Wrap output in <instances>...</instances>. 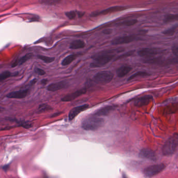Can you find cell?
<instances>
[{
	"mask_svg": "<svg viewBox=\"0 0 178 178\" xmlns=\"http://www.w3.org/2000/svg\"><path fill=\"white\" fill-rule=\"evenodd\" d=\"M178 147V133H175L171 136L164 144L161 150L163 154L166 156L173 155Z\"/></svg>",
	"mask_w": 178,
	"mask_h": 178,
	"instance_id": "1",
	"label": "cell"
},
{
	"mask_svg": "<svg viewBox=\"0 0 178 178\" xmlns=\"http://www.w3.org/2000/svg\"><path fill=\"white\" fill-rule=\"evenodd\" d=\"M103 119L96 117H89L84 119L82 122V127L86 131H95L103 126Z\"/></svg>",
	"mask_w": 178,
	"mask_h": 178,
	"instance_id": "2",
	"label": "cell"
},
{
	"mask_svg": "<svg viewBox=\"0 0 178 178\" xmlns=\"http://www.w3.org/2000/svg\"><path fill=\"white\" fill-rule=\"evenodd\" d=\"M115 55L112 54H103L99 55L94 59L90 67L92 68H98L104 66L112 60Z\"/></svg>",
	"mask_w": 178,
	"mask_h": 178,
	"instance_id": "3",
	"label": "cell"
},
{
	"mask_svg": "<svg viewBox=\"0 0 178 178\" xmlns=\"http://www.w3.org/2000/svg\"><path fill=\"white\" fill-rule=\"evenodd\" d=\"M114 74L109 71H102L96 73L94 76V80L100 84H107L112 80Z\"/></svg>",
	"mask_w": 178,
	"mask_h": 178,
	"instance_id": "4",
	"label": "cell"
},
{
	"mask_svg": "<svg viewBox=\"0 0 178 178\" xmlns=\"http://www.w3.org/2000/svg\"><path fill=\"white\" fill-rule=\"evenodd\" d=\"M165 168L166 166L165 164H157L152 165L147 167V168L144 170V175L147 177H152L163 171Z\"/></svg>",
	"mask_w": 178,
	"mask_h": 178,
	"instance_id": "5",
	"label": "cell"
},
{
	"mask_svg": "<svg viewBox=\"0 0 178 178\" xmlns=\"http://www.w3.org/2000/svg\"><path fill=\"white\" fill-rule=\"evenodd\" d=\"M126 7L123 6H115L109 7L108 9H104L101 11H94L90 15V16L92 17H97L99 16L105 15L112 14L113 13H116L118 11H122L126 9Z\"/></svg>",
	"mask_w": 178,
	"mask_h": 178,
	"instance_id": "6",
	"label": "cell"
},
{
	"mask_svg": "<svg viewBox=\"0 0 178 178\" xmlns=\"http://www.w3.org/2000/svg\"><path fill=\"white\" fill-rule=\"evenodd\" d=\"M138 38L135 35L124 36L116 38L112 41V44L113 45H120L126 43H129L137 40Z\"/></svg>",
	"mask_w": 178,
	"mask_h": 178,
	"instance_id": "7",
	"label": "cell"
},
{
	"mask_svg": "<svg viewBox=\"0 0 178 178\" xmlns=\"http://www.w3.org/2000/svg\"><path fill=\"white\" fill-rule=\"evenodd\" d=\"M162 51L156 48H145L140 50L138 51V55L141 57L152 58L158 54L161 53Z\"/></svg>",
	"mask_w": 178,
	"mask_h": 178,
	"instance_id": "8",
	"label": "cell"
},
{
	"mask_svg": "<svg viewBox=\"0 0 178 178\" xmlns=\"http://www.w3.org/2000/svg\"><path fill=\"white\" fill-rule=\"evenodd\" d=\"M86 89L85 88H83L82 89L78 90L76 92H72L71 94H69L68 95H66L64 97L62 98V101L64 102H68L71 101L72 100H75L77 98L79 97L81 95L85 94L86 92Z\"/></svg>",
	"mask_w": 178,
	"mask_h": 178,
	"instance_id": "9",
	"label": "cell"
},
{
	"mask_svg": "<svg viewBox=\"0 0 178 178\" xmlns=\"http://www.w3.org/2000/svg\"><path fill=\"white\" fill-rule=\"evenodd\" d=\"M89 106L88 104H85L81 106L76 107L72 108V110H70L68 114V118H69V120H72L80 113L88 109L89 108Z\"/></svg>",
	"mask_w": 178,
	"mask_h": 178,
	"instance_id": "10",
	"label": "cell"
},
{
	"mask_svg": "<svg viewBox=\"0 0 178 178\" xmlns=\"http://www.w3.org/2000/svg\"><path fill=\"white\" fill-rule=\"evenodd\" d=\"M29 89H26L17 91L11 92L6 95V97L10 99H23L28 95Z\"/></svg>",
	"mask_w": 178,
	"mask_h": 178,
	"instance_id": "11",
	"label": "cell"
},
{
	"mask_svg": "<svg viewBox=\"0 0 178 178\" xmlns=\"http://www.w3.org/2000/svg\"><path fill=\"white\" fill-rule=\"evenodd\" d=\"M140 157L144 159H147L151 160H156V155L155 152L149 148H143L142 149L139 153Z\"/></svg>",
	"mask_w": 178,
	"mask_h": 178,
	"instance_id": "12",
	"label": "cell"
},
{
	"mask_svg": "<svg viewBox=\"0 0 178 178\" xmlns=\"http://www.w3.org/2000/svg\"><path fill=\"white\" fill-rule=\"evenodd\" d=\"M68 84L65 81H61L58 83L50 84L47 87L48 90L50 92H56L59 90L68 87Z\"/></svg>",
	"mask_w": 178,
	"mask_h": 178,
	"instance_id": "13",
	"label": "cell"
},
{
	"mask_svg": "<svg viewBox=\"0 0 178 178\" xmlns=\"http://www.w3.org/2000/svg\"><path fill=\"white\" fill-rule=\"evenodd\" d=\"M153 98L152 96L146 95L137 99L135 101V105L138 107L147 106L153 100Z\"/></svg>",
	"mask_w": 178,
	"mask_h": 178,
	"instance_id": "14",
	"label": "cell"
},
{
	"mask_svg": "<svg viewBox=\"0 0 178 178\" xmlns=\"http://www.w3.org/2000/svg\"><path fill=\"white\" fill-rule=\"evenodd\" d=\"M116 107L115 106H107L102 108L98 110L94 113V115L96 116H105L109 115L110 112H112Z\"/></svg>",
	"mask_w": 178,
	"mask_h": 178,
	"instance_id": "15",
	"label": "cell"
},
{
	"mask_svg": "<svg viewBox=\"0 0 178 178\" xmlns=\"http://www.w3.org/2000/svg\"><path fill=\"white\" fill-rule=\"evenodd\" d=\"M132 70V67L129 66H122L116 71V74L119 78H123Z\"/></svg>",
	"mask_w": 178,
	"mask_h": 178,
	"instance_id": "16",
	"label": "cell"
},
{
	"mask_svg": "<svg viewBox=\"0 0 178 178\" xmlns=\"http://www.w3.org/2000/svg\"><path fill=\"white\" fill-rule=\"evenodd\" d=\"M32 56H33L32 53L26 54L25 55H24L23 57H21L19 59H18V60L16 61V62H15L13 64L12 67H14L15 66L23 64V63H25L27 61L29 60L30 59H31Z\"/></svg>",
	"mask_w": 178,
	"mask_h": 178,
	"instance_id": "17",
	"label": "cell"
},
{
	"mask_svg": "<svg viewBox=\"0 0 178 178\" xmlns=\"http://www.w3.org/2000/svg\"><path fill=\"white\" fill-rule=\"evenodd\" d=\"M86 46L85 42L81 40H76L71 42L69 48L71 49H82Z\"/></svg>",
	"mask_w": 178,
	"mask_h": 178,
	"instance_id": "18",
	"label": "cell"
},
{
	"mask_svg": "<svg viewBox=\"0 0 178 178\" xmlns=\"http://www.w3.org/2000/svg\"><path fill=\"white\" fill-rule=\"evenodd\" d=\"M77 57V55H70L66 57L63 60L62 62V65L63 66H66L70 64L72 61L75 60Z\"/></svg>",
	"mask_w": 178,
	"mask_h": 178,
	"instance_id": "19",
	"label": "cell"
},
{
	"mask_svg": "<svg viewBox=\"0 0 178 178\" xmlns=\"http://www.w3.org/2000/svg\"><path fill=\"white\" fill-rule=\"evenodd\" d=\"M178 28V24H175L169 28L165 30H164V32H163V34L166 36H173L175 34Z\"/></svg>",
	"mask_w": 178,
	"mask_h": 178,
	"instance_id": "20",
	"label": "cell"
},
{
	"mask_svg": "<svg viewBox=\"0 0 178 178\" xmlns=\"http://www.w3.org/2000/svg\"><path fill=\"white\" fill-rule=\"evenodd\" d=\"M138 20H126L122 22H120L117 24V25L119 26H131L134 25L138 23Z\"/></svg>",
	"mask_w": 178,
	"mask_h": 178,
	"instance_id": "21",
	"label": "cell"
},
{
	"mask_svg": "<svg viewBox=\"0 0 178 178\" xmlns=\"http://www.w3.org/2000/svg\"><path fill=\"white\" fill-rule=\"evenodd\" d=\"M178 64V55L175 57H170L166 60H164L163 65H167L171 64Z\"/></svg>",
	"mask_w": 178,
	"mask_h": 178,
	"instance_id": "22",
	"label": "cell"
},
{
	"mask_svg": "<svg viewBox=\"0 0 178 178\" xmlns=\"http://www.w3.org/2000/svg\"><path fill=\"white\" fill-rule=\"evenodd\" d=\"M52 108L49 105H47L46 103H43L40 105L37 109V113H42V112L48 111L49 110H52Z\"/></svg>",
	"mask_w": 178,
	"mask_h": 178,
	"instance_id": "23",
	"label": "cell"
},
{
	"mask_svg": "<svg viewBox=\"0 0 178 178\" xmlns=\"http://www.w3.org/2000/svg\"><path fill=\"white\" fill-rule=\"evenodd\" d=\"M177 20H178V14H168L165 16L164 22V23H168Z\"/></svg>",
	"mask_w": 178,
	"mask_h": 178,
	"instance_id": "24",
	"label": "cell"
},
{
	"mask_svg": "<svg viewBox=\"0 0 178 178\" xmlns=\"http://www.w3.org/2000/svg\"><path fill=\"white\" fill-rule=\"evenodd\" d=\"M149 74L147 73V72H142V71H140V72H137L135 73V74L132 75L129 78H128V80H132L133 79L135 78H137V77H144V76H149Z\"/></svg>",
	"mask_w": 178,
	"mask_h": 178,
	"instance_id": "25",
	"label": "cell"
},
{
	"mask_svg": "<svg viewBox=\"0 0 178 178\" xmlns=\"http://www.w3.org/2000/svg\"><path fill=\"white\" fill-rule=\"evenodd\" d=\"M37 57L40 60L43 61L44 62L46 63H52L55 60V57H46V56H44V55H38Z\"/></svg>",
	"mask_w": 178,
	"mask_h": 178,
	"instance_id": "26",
	"label": "cell"
},
{
	"mask_svg": "<svg viewBox=\"0 0 178 178\" xmlns=\"http://www.w3.org/2000/svg\"><path fill=\"white\" fill-rule=\"evenodd\" d=\"M19 126L23 127L24 129H30L32 126V123L28 121H20L18 122Z\"/></svg>",
	"mask_w": 178,
	"mask_h": 178,
	"instance_id": "27",
	"label": "cell"
},
{
	"mask_svg": "<svg viewBox=\"0 0 178 178\" xmlns=\"http://www.w3.org/2000/svg\"><path fill=\"white\" fill-rule=\"evenodd\" d=\"M12 75H13V74L9 71H6L1 73L0 74V82L5 80L9 77L12 76Z\"/></svg>",
	"mask_w": 178,
	"mask_h": 178,
	"instance_id": "28",
	"label": "cell"
},
{
	"mask_svg": "<svg viewBox=\"0 0 178 178\" xmlns=\"http://www.w3.org/2000/svg\"><path fill=\"white\" fill-rule=\"evenodd\" d=\"M62 0H41V2L48 5H55L60 3Z\"/></svg>",
	"mask_w": 178,
	"mask_h": 178,
	"instance_id": "29",
	"label": "cell"
},
{
	"mask_svg": "<svg viewBox=\"0 0 178 178\" xmlns=\"http://www.w3.org/2000/svg\"><path fill=\"white\" fill-rule=\"evenodd\" d=\"M77 12L74 11H67L65 13V15L68 18H69V20H70L75 19L76 16H77Z\"/></svg>",
	"mask_w": 178,
	"mask_h": 178,
	"instance_id": "30",
	"label": "cell"
},
{
	"mask_svg": "<svg viewBox=\"0 0 178 178\" xmlns=\"http://www.w3.org/2000/svg\"><path fill=\"white\" fill-rule=\"evenodd\" d=\"M135 52L134 50H132V51H130L126 52V53H124V55H121L120 56H119V57L117 58V60H119V59H124V57H130L131 55H132Z\"/></svg>",
	"mask_w": 178,
	"mask_h": 178,
	"instance_id": "31",
	"label": "cell"
},
{
	"mask_svg": "<svg viewBox=\"0 0 178 178\" xmlns=\"http://www.w3.org/2000/svg\"><path fill=\"white\" fill-rule=\"evenodd\" d=\"M172 52L173 54L175 56L178 55V44H175L172 46Z\"/></svg>",
	"mask_w": 178,
	"mask_h": 178,
	"instance_id": "32",
	"label": "cell"
},
{
	"mask_svg": "<svg viewBox=\"0 0 178 178\" xmlns=\"http://www.w3.org/2000/svg\"><path fill=\"white\" fill-rule=\"evenodd\" d=\"M35 72L36 74L41 75V76H42V75H44L46 74V72L42 69H40V68H36L35 69Z\"/></svg>",
	"mask_w": 178,
	"mask_h": 178,
	"instance_id": "33",
	"label": "cell"
},
{
	"mask_svg": "<svg viewBox=\"0 0 178 178\" xmlns=\"http://www.w3.org/2000/svg\"><path fill=\"white\" fill-rule=\"evenodd\" d=\"M112 29H105L104 30L103 33L105 34H111L112 33Z\"/></svg>",
	"mask_w": 178,
	"mask_h": 178,
	"instance_id": "34",
	"label": "cell"
},
{
	"mask_svg": "<svg viewBox=\"0 0 178 178\" xmlns=\"http://www.w3.org/2000/svg\"><path fill=\"white\" fill-rule=\"evenodd\" d=\"M85 13L84 12H81V11H77V15L78 16V17H82L83 16V15H84Z\"/></svg>",
	"mask_w": 178,
	"mask_h": 178,
	"instance_id": "35",
	"label": "cell"
},
{
	"mask_svg": "<svg viewBox=\"0 0 178 178\" xmlns=\"http://www.w3.org/2000/svg\"><path fill=\"white\" fill-rule=\"evenodd\" d=\"M47 82H48V80H47L44 79L43 80H42L41 81V83L42 84V85H46V84L47 83Z\"/></svg>",
	"mask_w": 178,
	"mask_h": 178,
	"instance_id": "36",
	"label": "cell"
},
{
	"mask_svg": "<svg viewBox=\"0 0 178 178\" xmlns=\"http://www.w3.org/2000/svg\"><path fill=\"white\" fill-rule=\"evenodd\" d=\"M37 82V80L35 78V79H33V80H32L30 83L32 85H33V84H35V83H36Z\"/></svg>",
	"mask_w": 178,
	"mask_h": 178,
	"instance_id": "37",
	"label": "cell"
},
{
	"mask_svg": "<svg viewBox=\"0 0 178 178\" xmlns=\"http://www.w3.org/2000/svg\"><path fill=\"white\" fill-rule=\"evenodd\" d=\"M0 110H1V109H0Z\"/></svg>",
	"mask_w": 178,
	"mask_h": 178,
	"instance_id": "38",
	"label": "cell"
}]
</instances>
